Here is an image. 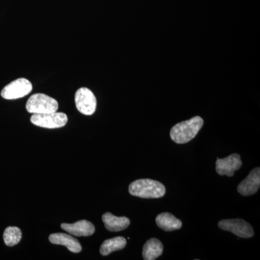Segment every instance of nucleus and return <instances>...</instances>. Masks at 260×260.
Instances as JSON below:
<instances>
[{
    "label": "nucleus",
    "mask_w": 260,
    "mask_h": 260,
    "mask_svg": "<svg viewBox=\"0 0 260 260\" xmlns=\"http://www.w3.org/2000/svg\"><path fill=\"white\" fill-rule=\"evenodd\" d=\"M129 192L133 196L144 199H156L165 195L166 188L158 181L149 179H138L130 184Z\"/></svg>",
    "instance_id": "f03ea898"
},
{
    "label": "nucleus",
    "mask_w": 260,
    "mask_h": 260,
    "mask_svg": "<svg viewBox=\"0 0 260 260\" xmlns=\"http://www.w3.org/2000/svg\"><path fill=\"white\" fill-rule=\"evenodd\" d=\"M61 229L75 237H89L95 232V226L91 222L82 220L73 224L62 223Z\"/></svg>",
    "instance_id": "9d476101"
},
{
    "label": "nucleus",
    "mask_w": 260,
    "mask_h": 260,
    "mask_svg": "<svg viewBox=\"0 0 260 260\" xmlns=\"http://www.w3.org/2000/svg\"><path fill=\"white\" fill-rule=\"evenodd\" d=\"M3 239H4L5 244L7 246H15L21 240V231L18 227H8L5 230Z\"/></svg>",
    "instance_id": "dca6fc26"
},
{
    "label": "nucleus",
    "mask_w": 260,
    "mask_h": 260,
    "mask_svg": "<svg viewBox=\"0 0 260 260\" xmlns=\"http://www.w3.org/2000/svg\"><path fill=\"white\" fill-rule=\"evenodd\" d=\"M32 90V83L28 79L18 78L12 81L3 89L1 96L7 100H15L26 96Z\"/></svg>",
    "instance_id": "39448f33"
},
{
    "label": "nucleus",
    "mask_w": 260,
    "mask_h": 260,
    "mask_svg": "<svg viewBox=\"0 0 260 260\" xmlns=\"http://www.w3.org/2000/svg\"><path fill=\"white\" fill-rule=\"evenodd\" d=\"M204 121L200 116L181 121L174 125L170 131L171 138L177 144H185L194 139L203 127Z\"/></svg>",
    "instance_id": "f257e3e1"
},
{
    "label": "nucleus",
    "mask_w": 260,
    "mask_h": 260,
    "mask_svg": "<svg viewBox=\"0 0 260 260\" xmlns=\"http://www.w3.org/2000/svg\"><path fill=\"white\" fill-rule=\"evenodd\" d=\"M242 166L240 155L237 153H233L225 158H217L215 169L219 175L232 177H234L236 171L240 169Z\"/></svg>",
    "instance_id": "6e6552de"
},
{
    "label": "nucleus",
    "mask_w": 260,
    "mask_h": 260,
    "mask_svg": "<svg viewBox=\"0 0 260 260\" xmlns=\"http://www.w3.org/2000/svg\"><path fill=\"white\" fill-rule=\"evenodd\" d=\"M25 107L30 114H47L57 112L59 104L56 99L46 94L36 93L29 98Z\"/></svg>",
    "instance_id": "7ed1b4c3"
},
{
    "label": "nucleus",
    "mask_w": 260,
    "mask_h": 260,
    "mask_svg": "<svg viewBox=\"0 0 260 260\" xmlns=\"http://www.w3.org/2000/svg\"><path fill=\"white\" fill-rule=\"evenodd\" d=\"M49 239L52 244L66 246L72 252L79 253L82 250V246L80 242L69 234L56 233V234H51Z\"/></svg>",
    "instance_id": "9b49d317"
},
{
    "label": "nucleus",
    "mask_w": 260,
    "mask_h": 260,
    "mask_svg": "<svg viewBox=\"0 0 260 260\" xmlns=\"http://www.w3.org/2000/svg\"><path fill=\"white\" fill-rule=\"evenodd\" d=\"M30 121L34 125L47 129L63 127L68 121V116L62 112L47 113V114H32Z\"/></svg>",
    "instance_id": "20e7f679"
},
{
    "label": "nucleus",
    "mask_w": 260,
    "mask_h": 260,
    "mask_svg": "<svg viewBox=\"0 0 260 260\" xmlns=\"http://www.w3.org/2000/svg\"><path fill=\"white\" fill-rule=\"evenodd\" d=\"M260 186V169L255 168L249 173L246 179L239 184L237 190L243 196H250L259 190Z\"/></svg>",
    "instance_id": "1a4fd4ad"
},
{
    "label": "nucleus",
    "mask_w": 260,
    "mask_h": 260,
    "mask_svg": "<svg viewBox=\"0 0 260 260\" xmlns=\"http://www.w3.org/2000/svg\"><path fill=\"white\" fill-rule=\"evenodd\" d=\"M164 246L158 239H149L145 243L143 249V256L145 260H154L161 255Z\"/></svg>",
    "instance_id": "4468645a"
},
{
    "label": "nucleus",
    "mask_w": 260,
    "mask_h": 260,
    "mask_svg": "<svg viewBox=\"0 0 260 260\" xmlns=\"http://www.w3.org/2000/svg\"><path fill=\"white\" fill-rule=\"evenodd\" d=\"M75 102L77 109L84 115H92L96 110V98L90 89H78L75 93Z\"/></svg>",
    "instance_id": "423d86ee"
},
{
    "label": "nucleus",
    "mask_w": 260,
    "mask_h": 260,
    "mask_svg": "<svg viewBox=\"0 0 260 260\" xmlns=\"http://www.w3.org/2000/svg\"><path fill=\"white\" fill-rule=\"evenodd\" d=\"M126 245L125 238L117 237L104 241L101 246L100 253L103 256H107L113 251L121 250Z\"/></svg>",
    "instance_id": "2eb2a0df"
},
{
    "label": "nucleus",
    "mask_w": 260,
    "mask_h": 260,
    "mask_svg": "<svg viewBox=\"0 0 260 260\" xmlns=\"http://www.w3.org/2000/svg\"><path fill=\"white\" fill-rule=\"evenodd\" d=\"M218 227L223 231L232 232L237 237L248 239L254 237L252 227L242 219H227L220 220Z\"/></svg>",
    "instance_id": "0eeeda50"
},
{
    "label": "nucleus",
    "mask_w": 260,
    "mask_h": 260,
    "mask_svg": "<svg viewBox=\"0 0 260 260\" xmlns=\"http://www.w3.org/2000/svg\"><path fill=\"white\" fill-rule=\"evenodd\" d=\"M106 229L109 232H118L129 226L130 220L126 217H116L110 213H106L102 216Z\"/></svg>",
    "instance_id": "f8f14e48"
},
{
    "label": "nucleus",
    "mask_w": 260,
    "mask_h": 260,
    "mask_svg": "<svg viewBox=\"0 0 260 260\" xmlns=\"http://www.w3.org/2000/svg\"><path fill=\"white\" fill-rule=\"evenodd\" d=\"M155 222L157 225L165 232L179 230L182 226L181 220L170 213L159 214L155 218Z\"/></svg>",
    "instance_id": "ddd939ff"
}]
</instances>
